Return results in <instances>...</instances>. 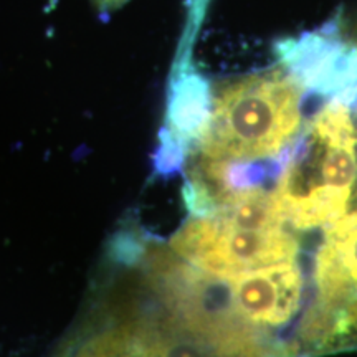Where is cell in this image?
<instances>
[{"label": "cell", "mask_w": 357, "mask_h": 357, "mask_svg": "<svg viewBox=\"0 0 357 357\" xmlns=\"http://www.w3.org/2000/svg\"><path fill=\"white\" fill-rule=\"evenodd\" d=\"M167 247L187 265L227 280L263 266L294 261L300 243L289 229H242L205 213L187 218Z\"/></svg>", "instance_id": "obj_1"}, {"label": "cell", "mask_w": 357, "mask_h": 357, "mask_svg": "<svg viewBox=\"0 0 357 357\" xmlns=\"http://www.w3.org/2000/svg\"><path fill=\"white\" fill-rule=\"evenodd\" d=\"M316 257L318 300L301 324V339L314 349L357 344V205L329 223Z\"/></svg>", "instance_id": "obj_2"}, {"label": "cell", "mask_w": 357, "mask_h": 357, "mask_svg": "<svg viewBox=\"0 0 357 357\" xmlns=\"http://www.w3.org/2000/svg\"><path fill=\"white\" fill-rule=\"evenodd\" d=\"M222 288L231 314L266 337L265 331L283 328L300 312L305 278L296 263L283 261L222 280Z\"/></svg>", "instance_id": "obj_3"}, {"label": "cell", "mask_w": 357, "mask_h": 357, "mask_svg": "<svg viewBox=\"0 0 357 357\" xmlns=\"http://www.w3.org/2000/svg\"><path fill=\"white\" fill-rule=\"evenodd\" d=\"M61 357H164V349L155 321L132 316L93 331Z\"/></svg>", "instance_id": "obj_4"}, {"label": "cell", "mask_w": 357, "mask_h": 357, "mask_svg": "<svg viewBox=\"0 0 357 357\" xmlns=\"http://www.w3.org/2000/svg\"><path fill=\"white\" fill-rule=\"evenodd\" d=\"M93 6L96 7V10L101 13V15H108L111 12L119 10V8L126 6L131 0H89Z\"/></svg>", "instance_id": "obj_5"}]
</instances>
